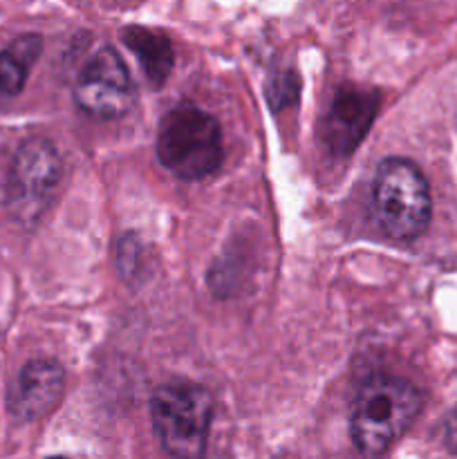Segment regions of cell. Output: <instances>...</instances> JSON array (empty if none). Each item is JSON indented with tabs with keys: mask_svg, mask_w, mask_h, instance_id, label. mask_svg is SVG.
Listing matches in <instances>:
<instances>
[{
	"mask_svg": "<svg viewBox=\"0 0 457 459\" xmlns=\"http://www.w3.org/2000/svg\"><path fill=\"white\" fill-rule=\"evenodd\" d=\"M63 164L56 146L31 137L18 146L4 182V206L22 227H34L52 204L61 182Z\"/></svg>",
	"mask_w": 457,
	"mask_h": 459,
	"instance_id": "obj_5",
	"label": "cell"
},
{
	"mask_svg": "<svg viewBox=\"0 0 457 459\" xmlns=\"http://www.w3.org/2000/svg\"><path fill=\"white\" fill-rule=\"evenodd\" d=\"M74 101L99 119H116L133 108L134 85L116 49L101 48L85 61L76 76Z\"/></svg>",
	"mask_w": 457,
	"mask_h": 459,
	"instance_id": "obj_6",
	"label": "cell"
},
{
	"mask_svg": "<svg viewBox=\"0 0 457 459\" xmlns=\"http://www.w3.org/2000/svg\"><path fill=\"white\" fill-rule=\"evenodd\" d=\"M43 52V39L39 34H22L13 39L0 52V94L16 97L27 83L31 65Z\"/></svg>",
	"mask_w": 457,
	"mask_h": 459,
	"instance_id": "obj_10",
	"label": "cell"
},
{
	"mask_svg": "<svg viewBox=\"0 0 457 459\" xmlns=\"http://www.w3.org/2000/svg\"><path fill=\"white\" fill-rule=\"evenodd\" d=\"M430 188L424 173L401 157L379 164L372 182V215L392 240H415L430 222Z\"/></svg>",
	"mask_w": 457,
	"mask_h": 459,
	"instance_id": "obj_3",
	"label": "cell"
},
{
	"mask_svg": "<svg viewBox=\"0 0 457 459\" xmlns=\"http://www.w3.org/2000/svg\"><path fill=\"white\" fill-rule=\"evenodd\" d=\"M125 48L142 63L143 74L152 85H161L168 79L175 65V52L170 39L161 31L148 30V27L130 25L121 31Z\"/></svg>",
	"mask_w": 457,
	"mask_h": 459,
	"instance_id": "obj_9",
	"label": "cell"
},
{
	"mask_svg": "<svg viewBox=\"0 0 457 459\" xmlns=\"http://www.w3.org/2000/svg\"><path fill=\"white\" fill-rule=\"evenodd\" d=\"M152 429L173 459H202L213 421V399L197 384H166L151 399Z\"/></svg>",
	"mask_w": 457,
	"mask_h": 459,
	"instance_id": "obj_4",
	"label": "cell"
},
{
	"mask_svg": "<svg viewBox=\"0 0 457 459\" xmlns=\"http://www.w3.org/2000/svg\"><path fill=\"white\" fill-rule=\"evenodd\" d=\"M157 157L170 173L186 182L213 175L224 157L218 119L191 103L173 108L160 124Z\"/></svg>",
	"mask_w": 457,
	"mask_h": 459,
	"instance_id": "obj_2",
	"label": "cell"
},
{
	"mask_svg": "<svg viewBox=\"0 0 457 459\" xmlns=\"http://www.w3.org/2000/svg\"><path fill=\"white\" fill-rule=\"evenodd\" d=\"M381 97L376 90L343 85L336 90L327 115L323 117L321 137L334 155H349L370 130L379 110Z\"/></svg>",
	"mask_w": 457,
	"mask_h": 459,
	"instance_id": "obj_7",
	"label": "cell"
},
{
	"mask_svg": "<svg viewBox=\"0 0 457 459\" xmlns=\"http://www.w3.org/2000/svg\"><path fill=\"white\" fill-rule=\"evenodd\" d=\"M65 390V372L56 361L34 359L25 363L7 393V411L16 421H36L58 406Z\"/></svg>",
	"mask_w": 457,
	"mask_h": 459,
	"instance_id": "obj_8",
	"label": "cell"
},
{
	"mask_svg": "<svg viewBox=\"0 0 457 459\" xmlns=\"http://www.w3.org/2000/svg\"><path fill=\"white\" fill-rule=\"evenodd\" d=\"M264 97H267L272 110H280V108L294 106L300 97V81L296 72L291 70H278L272 74L264 88Z\"/></svg>",
	"mask_w": 457,
	"mask_h": 459,
	"instance_id": "obj_11",
	"label": "cell"
},
{
	"mask_svg": "<svg viewBox=\"0 0 457 459\" xmlns=\"http://www.w3.org/2000/svg\"><path fill=\"white\" fill-rule=\"evenodd\" d=\"M142 242L134 236H124L116 247V267L119 273L125 281H134L139 276V269H142Z\"/></svg>",
	"mask_w": 457,
	"mask_h": 459,
	"instance_id": "obj_12",
	"label": "cell"
},
{
	"mask_svg": "<svg viewBox=\"0 0 457 459\" xmlns=\"http://www.w3.org/2000/svg\"><path fill=\"white\" fill-rule=\"evenodd\" d=\"M444 435H446L448 448L457 455V406L448 412L446 426H444Z\"/></svg>",
	"mask_w": 457,
	"mask_h": 459,
	"instance_id": "obj_13",
	"label": "cell"
},
{
	"mask_svg": "<svg viewBox=\"0 0 457 459\" xmlns=\"http://www.w3.org/2000/svg\"><path fill=\"white\" fill-rule=\"evenodd\" d=\"M49 459H67V457H49Z\"/></svg>",
	"mask_w": 457,
	"mask_h": 459,
	"instance_id": "obj_14",
	"label": "cell"
},
{
	"mask_svg": "<svg viewBox=\"0 0 457 459\" xmlns=\"http://www.w3.org/2000/svg\"><path fill=\"white\" fill-rule=\"evenodd\" d=\"M424 406V394L401 377L375 375L352 406V442L363 457H379L406 433Z\"/></svg>",
	"mask_w": 457,
	"mask_h": 459,
	"instance_id": "obj_1",
	"label": "cell"
}]
</instances>
